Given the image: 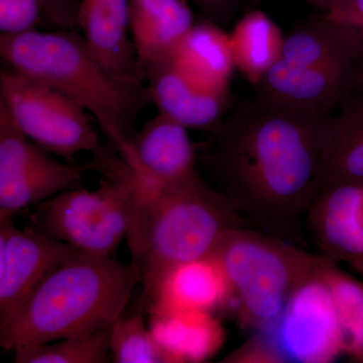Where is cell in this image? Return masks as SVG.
<instances>
[{"mask_svg": "<svg viewBox=\"0 0 363 363\" xmlns=\"http://www.w3.org/2000/svg\"><path fill=\"white\" fill-rule=\"evenodd\" d=\"M330 116L255 97L212 130L205 166L252 228L300 240L301 218L322 187Z\"/></svg>", "mask_w": 363, "mask_h": 363, "instance_id": "1", "label": "cell"}, {"mask_svg": "<svg viewBox=\"0 0 363 363\" xmlns=\"http://www.w3.org/2000/svg\"><path fill=\"white\" fill-rule=\"evenodd\" d=\"M142 271L109 255L76 250L37 286L20 310L0 327V346L52 342L111 327L123 314Z\"/></svg>", "mask_w": 363, "mask_h": 363, "instance_id": "2", "label": "cell"}, {"mask_svg": "<svg viewBox=\"0 0 363 363\" xmlns=\"http://www.w3.org/2000/svg\"><path fill=\"white\" fill-rule=\"evenodd\" d=\"M0 55L9 68L91 112L111 147L123 159L128 156L136 119L152 104L149 85L112 75L73 30L1 33Z\"/></svg>", "mask_w": 363, "mask_h": 363, "instance_id": "3", "label": "cell"}, {"mask_svg": "<svg viewBox=\"0 0 363 363\" xmlns=\"http://www.w3.org/2000/svg\"><path fill=\"white\" fill-rule=\"evenodd\" d=\"M243 227L252 226L195 169L164 186L150 207L142 255L133 262L142 271L140 307H149L172 269L209 257L227 234Z\"/></svg>", "mask_w": 363, "mask_h": 363, "instance_id": "4", "label": "cell"}, {"mask_svg": "<svg viewBox=\"0 0 363 363\" xmlns=\"http://www.w3.org/2000/svg\"><path fill=\"white\" fill-rule=\"evenodd\" d=\"M363 40L323 16L294 28L281 58L255 87V97L319 114L335 113L353 94Z\"/></svg>", "mask_w": 363, "mask_h": 363, "instance_id": "5", "label": "cell"}, {"mask_svg": "<svg viewBox=\"0 0 363 363\" xmlns=\"http://www.w3.org/2000/svg\"><path fill=\"white\" fill-rule=\"evenodd\" d=\"M228 281V303L241 326L264 330L276 322L293 293L311 278L323 255L252 227L227 234L214 250Z\"/></svg>", "mask_w": 363, "mask_h": 363, "instance_id": "6", "label": "cell"}, {"mask_svg": "<svg viewBox=\"0 0 363 363\" xmlns=\"http://www.w3.org/2000/svg\"><path fill=\"white\" fill-rule=\"evenodd\" d=\"M99 188L65 191L35 205L32 228L81 252L109 255L130 233L138 207V178L116 150L93 159Z\"/></svg>", "mask_w": 363, "mask_h": 363, "instance_id": "7", "label": "cell"}, {"mask_svg": "<svg viewBox=\"0 0 363 363\" xmlns=\"http://www.w3.org/2000/svg\"><path fill=\"white\" fill-rule=\"evenodd\" d=\"M321 264L293 293L274 323L255 331L221 362L327 363L345 353L335 303L320 274Z\"/></svg>", "mask_w": 363, "mask_h": 363, "instance_id": "8", "label": "cell"}, {"mask_svg": "<svg viewBox=\"0 0 363 363\" xmlns=\"http://www.w3.org/2000/svg\"><path fill=\"white\" fill-rule=\"evenodd\" d=\"M0 102L26 138L57 156L71 159L81 152L95 155L105 147L84 108L13 69L0 71Z\"/></svg>", "mask_w": 363, "mask_h": 363, "instance_id": "9", "label": "cell"}, {"mask_svg": "<svg viewBox=\"0 0 363 363\" xmlns=\"http://www.w3.org/2000/svg\"><path fill=\"white\" fill-rule=\"evenodd\" d=\"M30 142L0 102V221L60 193L83 188L92 164H62Z\"/></svg>", "mask_w": 363, "mask_h": 363, "instance_id": "10", "label": "cell"}, {"mask_svg": "<svg viewBox=\"0 0 363 363\" xmlns=\"http://www.w3.org/2000/svg\"><path fill=\"white\" fill-rule=\"evenodd\" d=\"M76 250L30 226L16 228L13 219L0 221V327L16 315L47 274Z\"/></svg>", "mask_w": 363, "mask_h": 363, "instance_id": "11", "label": "cell"}, {"mask_svg": "<svg viewBox=\"0 0 363 363\" xmlns=\"http://www.w3.org/2000/svg\"><path fill=\"white\" fill-rule=\"evenodd\" d=\"M305 215L322 255L363 272V180L324 184Z\"/></svg>", "mask_w": 363, "mask_h": 363, "instance_id": "12", "label": "cell"}, {"mask_svg": "<svg viewBox=\"0 0 363 363\" xmlns=\"http://www.w3.org/2000/svg\"><path fill=\"white\" fill-rule=\"evenodd\" d=\"M195 159L187 128L159 113L136 131L123 160L145 187L159 193L164 186L195 169Z\"/></svg>", "mask_w": 363, "mask_h": 363, "instance_id": "13", "label": "cell"}, {"mask_svg": "<svg viewBox=\"0 0 363 363\" xmlns=\"http://www.w3.org/2000/svg\"><path fill=\"white\" fill-rule=\"evenodd\" d=\"M152 104L159 113L187 128L212 131L233 105L230 91H214L196 84L184 75L173 58L147 68Z\"/></svg>", "mask_w": 363, "mask_h": 363, "instance_id": "14", "label": "cell"}, {"mask_svg": "<svg viewBox=\"0 0 363 363\" xmlns=\"http://www.w3.org/2000/svg\"><path fill=\"white\" fill-rule=\"evenodd\" d=\"M79 26L90 51L112 75L143 83L130 30V0H80Z\"/></svg>", "mask_w": 363, "mask_h": 363, "instance_id": "15", "label": "cell"}, {"mask_svg": "<svg viewBox=\"0 0 363 363\" xmlns=\"http://www.w3.org/2000/svg\"><path fill=\"white\" fill-rule=\"evenodd\" d=\"M130 32L143 71L173 58L194 26L188 0H130Z\"/></svg>", "mask_w": 363, "mask_h": 363, "instance_id": "16", "label": "cell"}, {"mask_svg": "<svg viewBox=\"0 0 363 363\" xmlns=\"http://www.w3.org/2000/svg\"><path fill=\"white\" fill-rule=\"evenodd\" d=\"M229 295L225 274L213 255H209L172 269L162 279L147 309L213 313L225 309Z\"/></svg>", "mask_w": 363, "mask_h": 363, "instance_id": "17", "label": "cell"}, {"mask_svg": "<svg viewBox=\"0 0 363 363\" xmlns=\"http://www.w3.org/2000/svg\"><path fill=\"white\" fill-rule=\"evenodd\" d=\"M150 313V330L166 353L169 363L207 362L225 342V329L213 313Z\"/></svg>", "mask_w": 363, "mask_h": 363, "instance_id": "18", "label": "cell"}, {"mask_svg": "<svg viewBox=\"0 0 363 363\" xmlns=\"http://www.w3.org/2000/svg\"><path fill=\"white\" fill-rule=\"evenodd\" d=\"M179 70L196 84L230 91L234 64L230 35L211 21L195 23L173 57Z\"/></svg>", "mask_w": 363, "mask_h": 363, "instance_id": "19", "label": "cell"}, {"mask_svg": "<svg viewBox=\"0 0 363 363\" xmlns=\"http://www.w3.org/2000/svg\"><path fill=\"white\" fill-rule=\"evenodd\" d=\"M363 180V96L353 93L330 117L322 157V186Z\"/></svg>", "mask_w": 363, "mask_h": 363, "instance_id": "20", "label": "cell"}, {"mask_svg": "<svg viewBox=\"0 0 363 363\" xmlns=\"http://www.w3.org/2000/svg\"><path fill=\"white\" fill-rule=\"evenodd\" d=\"M234 64L255 87L281 58L285 37L279 26L257 9H248L230 35Z\"/></svg>", "mask_w": 363, "mask_h": 363, "instance_id": "21", "label": "cell"}, {"mask_svg": "<svg viewBox=\"0 0 363 363\" xmlns=\"http://www.w3.org/2000/svg\"><path fill=\"white\" fill-rule=\"evenodd\" d=\"M111 327L93 333L49 343L23 346L13 351L16 363H105L111 362Z\"/></svg>", "mask_w": 363, "mask_h": 363, "instance_id": "22", "label": "cell"}, {"mask_svg": "<svg viewBox=\"0 0 363 363\" xmlns=\"http://www.w3.org/2000/svg\"><path fill=\"white\" fill-rule=\"evenodd\" d=\"M320 274L335 303L345 353L352 358L363 351V283L339 269L336 262L324 255Z\"/></svg>", "mask_w": 363, "mask_h": 363, "instance_id": "23", "label": "cell"}, {"mask_svg": "<svg viewBox=\"0 0 363 363\" xmlns=\"http://www.w3.org/2000/svg\"><path fill=\"white\" fill-rule=\"evenodd\" d=\"M111 353L116 363H169L142 315H121L111 326Z\"/></svg>", "mask_w": 363, "mask_h": 363, "instance_id": "24", "label": "cell"}, {"mask_svg": "<svg viewBox=\"0 0 363 363\" xmlns=\"http://www.w3.org/2000/svg\"><path fill=\"white\" fill-rule=\"evenodd\" d=\"M43 16V0H0V30L4 35L37 30Z\"/></svg>", "mask_w": 363, "mask_h": 363, "instance_id": "25", "label": "cell"}, {"mask_svg": "<svg viewBox=\"0 0 363 363\" xmlns=\"http://www.w3.org/2000/svg\"><path fill=\"white\" fill-rule=\"evenodd\" d=\"M44 16L57 30L80 32V0H43Z\"/></svg>", "mask_w": 363, "mask_h": 363, "instance_id": "26", "label": "cell"}, {"mask_svg": "<svg viewBox=\"0 0 363 363\" xmlns=\"http://www.w3.org/2000/svg\"><path fill=\"white\" fill-rule=\"evenodd\" d=\"M324 16L354 30L363 40V0H334Z\"/></svg>", "mask_w": 363, "mask_h": 363, "instance_id": "27", "label": "cell"}, {"mask_svg": "<svg viewBox=\"0 0 363 363\" xmlns=\"http://www.w3.org/2000/svg\"><path fill=\"white\" fill-rule=\"evenodd\" d=\"M199 11L203 20L221 26L233 20L243 0H188Z\"/></svg>", "mask_w": 363, "mask_h": 363, "instance_id": "28", "label": "cell"}, {"mask_svg": "<svg viewBox=\"0 0 363 363\" xmlns=\"http://www.w3.org/2000/svg\"><path fill=\"white\" fill-rule=\"evenodd\" d=\"M264 1H267V0H250L248 9H255V7L259 6L260 4ZM300 1L306 2V4L316 7V9H321L324 13H326V11L330 9L334 0H300Z\"/></svg>", "mask_w": 363, "mask_h": 363, "instance_id": "29", "label": "cell"}, {"mask_svg": "<svg viewBox=\"0 0 363 363\" xmlns=\"http://www.w3.org/2000/svg\"><path fill=\"white\" fill-rule=\"evenodd\" d=\"M353 93H357V94L362 95L363 96V64L359 74H358L357 87H355V91Z\"/></svg>", "mask_w": 363, "mask_h": 363, "instance_id": "30", "label": "cell"}, {"mask_svg": "<svg viewBox=\"0 0 363 363\" xmlns=\"http://www.w3.org/2000/svg\"><path fill=\"white\" fill-rule=\"evenodd\" d=\"M350 359H352L353 362L363 363V351H362L360 353H358V354L355 355V357L350 358Z\"/></svg>", "mask_w": 363, "mask_h": 363, "instance_id": "31", "label": "cell"}]
</instances>
